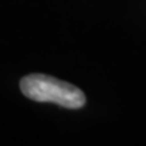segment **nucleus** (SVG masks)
Segmentation results:
<instances>
[{
  "label": "nucleus",
  "instance_id": "nucleus-1",
  "mask_svg": "<svg viewBox=\"0 0 146 146\" xmlns=\"http://www.w3.org/2000/svg\"><path fill=\"white\" fill-rule=\"evenodd\" d=\"M23 95L35 102H50L66 108H80L85 104V95L73 84L46 74H29L21 80Z\"/></svg>",
  "mask_w": 146,
  "mask_h": 146
}]
</instances>
